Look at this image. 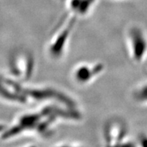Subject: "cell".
Wrapping results in <instances>:
<instances>
[{"label": "cell", "mask_w": 147, "mask_h": 147, "mask_svg": "<svg viewBox=\"0 0 147 147\" xmlns=\"http://www.w3.org/2000/svg\"><path fill=\"white\" fill-rule=\"evenodd\" d=\"M8 69L11 78L17 81L28 83L35 72V56L26 49H17L10 55Z\"/></svg>", "instance_id": "277c9868"}, {"label": "cell", "mask_w": 147, "mask_h": 147, "mask_svg": "<svg viewBox=\"0 0 147 147\" xmlns=\"http://www.w3.org/2000/svg\"><path fill=\"white\" fill-rule=\"evenodd\" d=\"M135 98L141 102H147V85H144L134 92Z\"/></svg>", "instance_id": "52a82bcc"}, {"label": "cell", "mask_w": 147, "mask_h": 147, "mask_svg": "<svg viewBox=\"0 0 147 147\" xmlns=\"http://www.w3.org/2000/svg\"><path fill=\"white\" fill-rule=\"evenodd\" d=\"M0 101L22 107L39 106L49 103L72 107H79L74 98L61 89L51 86L29 85L2 74H0Z\"/></svg>", "instance_id": "7a4b0ae2"}, {"label": "cell", "mask_w": 147, "mask_h": 147, "mask_svg": "<svg viewBox=\"0 0 147 147\" xmlns=\"http://www.w3.org/2000/svg\"><path fill=\"white\" fill-rule=\"evenodd\" d=\"M105 71V65L101 62H82L74 66L71 76L77 85L86 86L95 82Z\"/></svg>", "instance_id": "5b68a950"}, {"label": "cell", "mask_w": 147, "mask_h": 147, "mask_svg": "<svg viewBox=\"0 0 147 147\" xmlns=\"http://www.w3.org/2000/svg\"><path fill=\"white\" fill-rule=\"evenodd\" d=\"M78 18L75 14L68 11L59 22L47 44L46 52L49 58L57 61L63 57Z\"/></svg>", "instance_id": "3957f363"}, {"label": "cell", "mask_w": 147, "mask_h": 147, "mask_svg": "<svg viewBox=\"0 0 147 147\" xmlns=\"http://www.w3.org/2000/svg\"><path fill=\"white\" fill-rule=\"evenodd\" d=\"M127 45L129 54L135 62H140L147 50V41L144 34L138 27H131L127 33Z\"/></svg>", "instance_id": "8992f818"}, {"label": "cell", "mask_w": 147, "mask_h": 147, "mask_svg": "<svg viewBox=\"0 0 147 147\" xmlns=\"http://www.w3.org/2000/svg\"><path fill=\"white\" fill-rule=\"evenodd\" d=\"M82 118L79 107H72L56 103L41 105L20 114L6 131L5 137H14L27 132L47 135L59 122H78Z\"/></svg>", "instance_id": "6da1fadb"}]
</instances>
